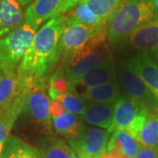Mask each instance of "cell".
<instances>
[{"label":"cell","mask_w":158,"mask_h":158,"mask_svg":"<svg viewBox=\"0 0 158 158\" xmlns=\"http://www.w3.org/2000/svg\"><path fill=\"white\" fill-rule=\"evenodd\" d=\"M64 20V14H60L36 31L32 45L19 64L18 78L46 79L60 58L58 47Z\"/></svg>","instance_id":"1"},{"label":"cell","mask_w":158,"mask_h":158,"mask_svg":"<svg viewBox=\"0 0 158 158\" xmlns=\"http://www.w3.org/2000/svg\"><path fill=\"white\" fill-rule=\"evenodd\" d=\"M158 20V0H126L108 23L106 39L111 44H120L133 31Z\"/></svg>","instance_id":"2"},{"label":"cell","mask_w":158,"mask_h":158,"mask_svg":"<svg viewBox=\"0 0 158 158\" xmlns=\"http://www.w3.org/2000/svg\"><path fill=\"white\" fill-rule=\"evenodd\" d=\"M106 40V34L98 37L77 51L66 61L64 72L71 85L72 91L74 85L84 75L113 59Z\"/></svg>","instance_id":"3"},{"label":"cell","mask_w":158,"mask_h":158,"mask_svg":"<svg viewBox=\"0 0 158 158\" xmlns=\"http://www.w3.org/2000/svg\"><path fill=\"white\" fill-rule=\"evenodd\" d=\"M36 30L26 23L0 39V69L16 72L32 45Z\"/></svg>","instance_id":"4"},{"label":"cell","mask_w":158,"mask_h":158,"mask_svg":"<svg viewBox=\"0 0 158 158\" xmlns=\"http://www.w3.org/2000/svg\"><path fill=\"white\" fill-rule=\"evenodd\" d=\"M64 17L65 20L58 50L60 58L62 57L65 61L93 40L106 34L108 26L93 27L77 22L65 14Z\"/></svg>","instance_id":"5"},{"label":"cell","mask_w":158,"mask_h":158,"mask_svg":"<svg viewBox=\"0 0 158 158\" xmlns=\"http://www.w3.org/2000/svg\"><path fill=\"white\" fill-rule=\"evenodd\" d=\"M148 116L149 112L143 105L127 95H121L114 104L113 122L109 132L126 130L137 140Z\"/></svg>","instance_id":"6"},{"label":"cell","mask_w":158,"mask_h":158,"mask_svg":"<svg viewBox=\"0 0 158 158\" xmlns=\"http://www.w3.org/2000/svg\"><path fill=\"white\" fill-rule=\"evenodd\" d=\"M117 78L118 85L127 96L143 105L148 110L149 115L158 116V98L131 67L127 60L121 63Z\"/></svg>","instance_id":"7"},{"label":"cell","mask_w":158,"mask_h":158,"mask_svg":"<svg viewBox=\"0 0 158 158\" xmlns=\"http://www.w3.org/2000/svg\"><path fill=\"white\" fill-rule=\"evenodd\" d=\"M111 136L107 130L84 124L78 135L68 141L77 158H95L106 151Z\"/></svg>","instance_id":"8"},{"label":"cell","mask_w":158,"mask_h":158,"mask_svg":"<svg viewBox=\"0 0 158 158\" xmlns=\"http://www.w3.org/2000/svg\"><path fill=\"white\" fill-rule=\"evenodd\" d=\"M50 100L45 90L32 89L26 95L22 113L40 132L50 135L52 117L49 113Z\"/></svg>","instance_id":"9"},{"label":"cell","mask_w":158,"mask_h":158,"mask_svg":"<svg viewBox=\"0 0 158 158\" xmlns=\"http://www.w3.org/2000/svg\"><path fill=\"white\" fill-rule=\"evenodd\" d=\"M69 10L65 0H34L25 11L24 23L37 31L43 23Z\"/></svg>","instance_id":"10"},{"label":"cell","mask_w":158,"mask_h":158,"mask_svg":"<svg viewBox=\"0 0 158 158\" xmlns=\"http://www.w3.org/2000/svg\"><path fill=\"white\" fill-rule=\"evenodd\" d=\"M121 43H127L137 53L149 54L156 51L158 49V20L138 27Z\"/></svg>","instance_id":"11"},{"label":"cell","mask_w":158,"mask_h":158,"mask_svg":"<svg viewBox=\"0 0 158 158\" xmlns=\"http://www.w3.org/2000/svg\"><path fill=\"white\" fill-rule=\"evenodd\" d=\"M127 62L158 98L157 63L154 62L149 54L147 53H137L133 58L128 59Z\"/></svg>","instance_id":"12"},{"label":"cell","mask_w":158,"mask_h":158,"mask_svg":"<svg viewBox=\"0 0 158 158\" xmlns=\"http://www.w3.org/2000/svg\"><path fill=\"white\" fill-rule=\"evenodd\" d=\"M25 19L18 0H0V39L19 27Z\"/></svg>","instance_id":"13"},{"label":"cell","mask_w":158,"mask_h":158,"mask_svg":"<svg viewBox=\"0 0 158 158\" xmlns=\"http://www.w3.org/2000/svg\"><path fill=\"white\" fill-rule=\"evenodd\" d=\"M113 115L114 104L88 103L82 119L87 124L101 127L109 132L113 125Z\"/></svg>","instance_id":"14"},{"label":"cell","mask_w":158,"mask_h":158,"mask_svg":"<svg viewBox=\"0 0 158 158\" xmlns=\"http://www.w3.org/2000/svg\"><path fill=\"white\" fill-rule=\"evenodd\" d=\"M117 81V70L113 58L84 75L79 79L78 82L74 85L73 91L74 88L77 86L88 88L114 83Z\"/></svg>","instance_id":"15"},{"label":"cell","mask_w":158,"mask_h":158,"mask_svg":"<svg viewBox=\"0 0 158 158\" xmlns=\"http://www.w3.org/2000/svg\"><path fill=\"white\" fill-rule=\"evenodd\" d=\"M78 96L88 103L115 104L121 96L118 82L85 88Z\"/></svg>","instance_id":"16"},{"label":"cell","mask_w":158,"mask_h":158,"mask_svg":"<svg viewBox=\"0 0 158 158\" xmlns=\"http://www.w3.org/2000/svg\"><path fill=\"white\" fill-rule=\"evenodd\" d=\"M142 145L126 130L117 129L113 132V135L108 142L107 149H118L127 158H135L141 150Z\"/></svg>","instance_id":"17"},{"label":"cell","mask_w":158,"mask_h":158,"mask_svg":"<svg viewBox=\"0 0 158 158\" xmlns=\"http://www.w3.org/2000/svg\"><path fill=\"white\" fill-rule=\"evenodd\" d=\"M1 158H41V156L38 148L10 135L5 142Z\"/></svg>","instance_id":"18"},{"label":"cell","mask_w":158,"mask_h":158,"mask_svg":"<svg viewBox=\"0 0 158 158\" xmlns=\"http://www.w3.org/2000/svg\"><path fill=\"white\" fill-rule=\"evenodd\" d=\"M26 96L16 97L11 107L7 110L0 109V141H6L10 136V132L17 120L18 117L22 113L25 106Z\"/></svg>","instance_id":"19"},{"label":"cell","mask_w":158,"mask_h":158,"mask_svg":"<svg viewBox=\"0 0 158 158\" xmlns=\"http://www.w3.org/2000/svg\"><path fill=\"white\" fill-rule=\"evenodd\" d=\"M18 93V73L0 69V109L11 107Z\"/></svg>","instance_id":"20"},{"label":"cell","mask_w":158,"mask_h":158,"mask_svg":"<svg viewBox=\"0 0 158 158\" xmlns=\"http://www.w3.org/2000/svg\"><path fill=\"white\" fill-rule=\"evenodd\" d=\"M83 125L82 117L70 113H66L61 117L52 118V126L56 133L64 136L68 141L78 135Z\"/></svg>","instance_id":"21"},{"label":"cell","mask_w":158,"mask_h":158,"mask_svg":"<svg viewBox=\"0 0 158 158\" xmlns=\"http://www.w3.org/2000/svg\"><path fill=\"white\" fill-rule=\"evenodd\" d=\"M38 149L41 158H77L69 144L53 136L47 137L42 146Z\"/></svg>","instance_id":"22"},{"label":"cell","mask_w":158,"mask_h":158,"mask_svg":"<svg viewBox=\"0 0 158 158\" xmlns=\"http://www.w3.org/2000/svg\"><path fill=\"white\" fill-rule=\"evenodd\" d=\"M64 14L69 19L85 26L93 27L108 26V22L98 17L89 6L83 2H78V4L74 8Z\"/></svg>","instance_id":"23"},{"label":"cell","mask_w":158,"mask_h":158,"mask_svg":"<svg viewBox=\"0 0 158 158\" xmlns=\"http://www.w3.org/2000/svg\"><path fill=\"white\" fill-rule=\"evenodd\" d=\"M137 141L143 147L158 149V116L149 115L140 131Z\"/></svg>","instance_id":"24"},{"label":"cell","mask_w":158,"mask_h":158,"mask_svg":"<svg viewBox=\"0 0 158 158\" xmlns=\"http://www.w3.org/2000/svg\"><path fill=\"white\" fill-rule=\"evenodd\" d=\"M125 0H80L90 7L98 17L109 23L113 13Z\"/></svg>","instance_id":"25"},{"label":"cell","mask_w":158,"mask_h":158,"mask_svg":"<svg viewBox=\"0 0 158 158\" xmlns=\"http://www.w3.org/2000/svg\"><path fill=\"white\" fill-rule=\"evenodd\" d=\"M72 91L71 85L69 82L65 72L59 69L53 74L48 80V96L54 100L57 95H63Z\"/></svg>","instance_id":"26"},{"label":"cell","mask_w":158,"mask_h":158,"mask_svg":"<svg viewBox=\"0 0 158 158\" xmlns=\"http://www.w3.org/2000/svg\"><path fill=\"white\" fill-rule=\"evenodd\" d=\"M54 100L61 102L68 113H73L76 115H81V116L85 113L88 104L81 97L73 91H70L67 94H63V95H57Z\"/></svg>","instance_id":"27"},{"label":"cell","mask_w":158,"mask_h":158,"mask_svg":"<svg viewBox=\"0 0 158 158\" xmlns=\"http://www.w3.org/2000/svg\"><path fill=\"white\" fill-rule=\"evenodd\" d=\"M49 113L52 118H56V117H61L62 115H64L67 113V111L61 102L57 101V100H51Z\"/></svg>","instance_id":"28"},{"label":"cell","mask_w":158,"mask_h":158,"mask_svg":"<svg viewBox=\"0 0 158 158\" xmlns=\"http://www.w3.org/2000/svg\"><path fill=\"white\" fill-rule=\"evenodd\" d=\"M135 158H158V149L142 146Z\"/></svg>","instance_id":"29"},{"label":"cell","mask_w":158,"mask_h":158,"mask_svg":"<svg viewBox=\"0 0 158 158\" xmlns=\"http://www.w3.org/2000/svg\"><path fill=\"white\" fill-rule=\"evenodd\" d=\"M102 158H127L118 149H111L106 151L101 155Z\"/></svg>","instance_id":"30"},{"label":"cell","mask_w":158,"mask_h":158,"mask_svg":"<svg viewBox=\"0 0 158 158\" xmlns=\"http://www.w3.org/2000/svg\"><path fill=\"white\" fill-rule=\"evenodd\" d=\"M65 1L67 2V4H68L69 9L71 10L72 8H74L75 6L78 4V2L80 1V0H65Z\"/></svg>","instance_id":"31"},{"label":"cell","mask_w":158,"mask_h":158,"mask_svg":"<svg viewBox=\"0 0 158 158\" xmlns=\"http://www.w3.org/2000/svg\"><path fill=\"white\" fill-rule=\"evenodd\" d=\"M19 5L22 6V7H26V6H30L34 0H18Z\"/></svg>","instance_id":"32"},{"label":"cell","mask_w":158,"mask_h":158,"mask_svg":"<svg viewBox=\"0 0 158 158\" xmlns=\"http://www.w3.org/2000/svg\"><path fill=\"white\" fill-rule=\"evenodd\" d=\"M5 142H6V141H0V158H1V156H2V152H3V149H4Z\"/></svg>","instance_id":"33"},{"label":"cell","mask_w":158,"mask_h":158,"mask_svg":"<svg viewBox=\"0 0 158 158\" xmlns=\"http://www.w3.org/2000/svg\"><path fill=\"white\" fill-rule=\"evenodd\" d=\"M156 58H157V61H158V49L156 50Z\"/></svg>","instance_id":"34"},{"label":"cell","mask_w":158,"mask_h":158,"mask_svg":"<svg viewBox=\"0 0 158 158\" xmlns=\"http://www.w3.org/2000/svg\"><path fill=\"white\" fill-rule=\"evenodd\" d=\"M95 158H102V157H101V156H97V157Z\"/></svg>","instance_id":"35"}]
</instances>
